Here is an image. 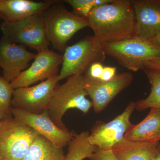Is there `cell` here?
<instances>
[{
  "label": "cell",
  "instance_id": "cell-6",
  "mask_svg": "<svg viewBox=\"0 0 160 160\" xmlns=\"http://www.w3.org/2000/svg\"><path fill=\"white\" fill-rule=\"evenodd\" d=\"M43 12L12 22H3L1 25V39L24 45L38 52L49 49L51 44L46 37Z\"/></svg>",
  "mask_w": 160,
  "mask_h": 160
},
{
  "label": "cell",
  "instance_id": "cell-8",
  "mask_svg": "<svg viewBox=\"0 0 160 160\" xmlns=\"http://www.w3.org/2000/svg\"><path fill=\"white\" fill-rule=\"evenodd\" d=\"M135 105V102H130L121 114L108 122L97 121L89 133V143L100 149H112L124 139V136L132 124L130 118Z\"/></svg>",
  "mask_w": 160,
  "mask_h": 160
},
{
  "label": "cell",
  "instance_id": "cell-19",
  "mask_svg": "<svg viewBox=\"0 0 160 160\" xmlns=\"http://www.w3.org/2000/svg\"><path fill=\"white\" fill-rule=\"evenodd\" d=\"M89 135L88 131L75 133L68 143V152L64 160H83L91 157L96 147L89 143Z\"/></svg>",
  "mask_w": 160,
  "mask_h": 160
},
{
  "label": "cell",
  "instance_id": "cell-16",
  "mask_svg": "<svg viewBox=\"0 0 160 160\" xmlns=\"http://www.w3.org/2000/svg\"><path fill=\"white\" fill-rule=\"evenodd\" d=\"M126 140L142 142L160 141V108H150L146 118L137 124H131L124 136Z\"/></svg>",
  "mask_w": 160,
  "mask_h": 160
},
{
  "label": "cell",
  "instance_id": "cell-21",
  "mask_svg": "<svg viewBox=\"0 0 160 160\" xmlns=\"http://www.w3.org/2000/svg\"><path fill=\"white\" fill-rule=\"evenodd\" d=\"M14 89L10 83L0 76V120L12 117L11 112L12 100Z\"/></svg>",
  "mask_w": 160,
  "mask_h": 160
},
{
  "label": "cell",
  "instance_id": "cell-26",
  "mask_svg": "<svg viewBox=\"0 0 160 160\" xmlns=\"http://www.w3.org/2000/svg\"><path fill=\"white\" fill-rule=\"evenodd\" d=\"M144 68L160 72V57L157 58L146 62L144 65L143 69Z\"/></svg>",
  "mask_w": 160,
  "mask_h": 160
},
{
  "label": "cell",
  "instance_id": "cell-23",
  "mask_svg": "<svg viewBox=\"0 0 160 160\" xmlns=\"http://www.w3.org/2000/svg\"><path fill=\"white\" fill-rule=\"evenodd\" d=\"M89 160H119L112 149H102L96 147L95 151Z\"/></svg>",
  "mask_w": 160,
  "mask_h": 160
},
{
  "label": "cell",
  "instance_id": "cell-31",
  "mask_svg": "<svg viewBox=\"0 0 160 160\" xmlns=\"http://www.w3.org/2000/svg\"><path fill=\"white\" fill-rule=\"evenodd\" d=\"M0 160H1V158H0Z\"/></svg>",
  "mask_w": 160,
  "mask_h": 160
},
{
  "label": "cell",
  "instance_id": "cell-9",
  "mask_svg": "<svg viewBox=\"0 0 160 160\" xmlns=\"http://www.w3.org/2000/svg\"><path fill=\"white\" fill-rule=\"evenodd\" d=\"M58 75L35 86L14 89L12 108L36 114L48 110L53 92L59 82Z\"/></svg>",
  "mask_w": 160,
  "mask_h": 160
},
{
  "label": "cell",
  "instance_id": "cell-28",
  "mask_svg": "<svg viewBox=\"0 0 160 160\" xmlns=\"http://www.w3.org/2000/svg\"><path fill=\"white\" fill-rule=\"evenodd\" d=\"M152 160H160V143L158 145L156 152Z\"/></svg>",
  "mask_w": 160,
  "mask_h": 160
},
{
  "label": "cell",
  "instance_id": "cell-11",
  "mask_svg": "<svg viewBox=\"0 0 160 160\" xmlns=\"http://www.w3.org/2000/svg\"><path fill=\"white\" fill-rule=\"evenodd\" d=\"M11 112L13 117L29 126L38 134L59 148H64L67 146L75 133L69 129H60L49 118L48 110L36 114L12 108Z\"/></svg>",
  "mask_w": 160,
  "mask_h": 160
},
{
  "label": "cell",
  "instance_id": "cell-14",
  "mask_svg": "<svg viewBox=\"0 0 160 160\" xmlns=\"http://www.w3.org/2000/svg\"><path fill=\"white\" fill-rule=\"evenodd\" d=\"M136 17L134 37L149 40L160 34V3L158 0L132 1Z\"/></svg>",
  "mask_w": 160,
  "mask_h": 160
},
{
  "label": "cell",
  "instance_id": "cell-4",
  "mask_svg": "<svg viewBox=\"0 0 160 160\" xmlns=\"http://www.w3.org/2000/svg\"><path fill=\"white\" fill-rule=\"evenodd\" d=\"M106 55L114 59L130 71L142 69L147 62L160 57V47L149 40L133 37L116 42L102 44Z\"/></svg>",
  "mask_w": 160,
  "mask_h": 160
},
{
  "label": "cell",
  "instance_id": "cell-1",
  "mask_svg": "<svg viewBox=\"0 0 160 160\" xmlns=\"http://www.w3.org/2000/svg\"><path fill=\"white\" fill-rule=\"evenodd\" d=\"M86 19L102 45L134 37L136 17L131 0H112L95 7Z\"/></svg>",
  "mask_w": 160,
  "mask_h": 160
},
{
  "label": "cell",
  "instance_id": "cell-13",
  "mask_svg": "<svg viewBox=\"0 0 160 160\" xmlns=\"http://www.w3.org/2000/svg\"><path fill=\"white\" fill-rule=\"evenodd\" d=\"M26 47L0 39V67L2 69L3 77L9 83L27 69L36 56Z\"/></svg>",
  "mask_w": 160,
  "mask_h": 160
},
{
  "label": "cell",
  "instance_id": "cell-20",
  "mask_svg": "<svg viewBox=\"0 0 160 160\" xmlns=\"http://www.w3.org/2000/svg\"><path fill=\"white\" fill-rule=\"evenodd\" d=\"M151 85V91L146 98L135 102V109L143 111L149 108H160V72L144 68Z\"/></svg>",
  "mask_w": 160,
  "mask_h": 160
},
{
  "label": "cell",
  "instance_id": "cell-15",
  "mask_svg": "<svg viewBox=\"0 0 160 160\" xmlns=\"http://www.w3.org/2000/svg\"><path fill=\"white\" fill-rule=\"evenodd\" d=\"M57 0L35 2L31 0H0V18L12 22L45 11Z\"/></svg>",
  "mask_w": 160,
  "mask_h": 160
},
{
  "label": "cell",
  "instance_id": "cell-24",
  "mask_svg": "<svg viewBox=\"0 0 160 160\" xmlns=\"http://www.w3.org/2000/svg\"><path fill=\"white\" fill-rule=\"evenodd\" d=\"M104 66L102 63H93L85 72L84 75L85 77L92 79L100 80Z\"/></svg>",
  "mask_w": 160,
  "mask_h": 160
},
{
  "label": "cell",
  "instance_id": "cell-17",
  "mask_svg": "<svg viewBox=\"0 0 160 160\" xmlns=\"http://www.w3.org/2000/svg\"><path fill=\"white\" fill-rule=\"evenodd\" d=\"M159 142L148 143L131 142L123 139L112 148L119 160H152Z\"/></svg>",
  "mask_w": 160,
  "mask_h": 160
},
{
  "label": "cell",
  "instance_id": "cell-10",
  "mask_svg": "<svg viewBox=\"0 0 160 160\" xmlns=\"http://www.w3.org/2000/svg\"><path fill=\"white\" fill-rule=\"evenodd\" d=\"M63 55L47 49L38 52L34 61L26 70L10 83L12 89L28 87L59 74Z\"/></svg>",
  "mask_w": 160,
  "mask_h": 160
},
{
  "label": "cell",
  "instance_id": "cell-27",
  "mask_svg": "<svg viewBox=\"0 0 160 160\" xmlns=\"http://www.w3.org/2000/svg\"><path fill=\"white\" fill-rule=\"evenodd\" d=\"M149 41L152 43L153 45L160 47V34L152 38Z\"/></svg>",
  "mask_w": 160,
  "mask_h": 160
},
{
  "label": "cell",
  "instance_id": "cell-3",
  "mask_svg": "<svg viewBox=\"0 0 160 160\" xmlns=\"http://www.w3.org/2000/svg\"><path fill=\"white\" fill-rule=\"evenodd\" d=\"M46 37L53 49L64 53L67 43L78 31L88 27L87 20L67 10L57 1L43 12Z\"/></svg>",
  "mask_w": 160,
  "mask_h": 160
},
{
  "label": "cell",
  "instance_id": "cell-5",
  "mask_svg": "<svg viewBox=\"0 0 160 160\" xmlns=\"http://www.w3.org/2000/svg\"><path fill=\"white\" fill-rule=\"evenodd\" d=\"M106 58L102 44L94 37H85L65 49L59 81L74 75L84 74L92 64L102 63Z\"/></svg>",
  "mask_w": 160,
  "mask_h": 160
},
{
  "label": "cell",
  "instance_id": "cell-29",
  "mask_svg": "<svg viewBox=\"0 0 160 160\" xmlns=\"http://www.w3.org/2000/svg\"><path fill=\"white\" fill-rule=\"evenodd\" d=\"M1 120H0V127H1Z\"/></svg>",
  "mask_w": 160,
  "mask_h": 160
},
{
  "label": "cell",
  "instance_id": "cell-30",
  "mask_svg": "<svg viewBox=\"0 0 160 160\" xmlns=\"http://www.w3.org/2000/svg\"><path fill=\"white\" fill-rule=\"evenodd\" d=\"M158 2L160 3V0H158Z\"/></svg>",
  "mask_w": 160,
  "mask_h": 160
},
{
  "label": "cell",
  "instance_id": "cell-18",
  "mask_svg": "<svg viewBox=\"0 0 160 160\" xmlns=\"http://www.w3.org/2000/svg\"><path fill=\"white\" fill-rule=\"evenodd\" d=\"M65 157L63 148L38 134L22 160H64Z\"/></svg>",
  "mask_w": 160,
  "mask_h": 160
},
{
  "label": "cell",
  "instance_id": "cell-7",
  "mask_svg": "<svg viewBox=\"0 0 160 160\" xmlns=\"http://www.w3.org/2000/svg\"><path fill=\"white\" fill-rule=\"evenodd\" d=\"M1 160H22L38 134L25 123L13 117L1 120Z\"/></svg>",
  "mask_w": 160,
  "mask_h": 160
},
{
  "label": "cell",
  "instance_id": "cell-25",
  "mask_svg": "<svg viewBox=\"0 0 160 160\" xmlns=\"http://www.w3.org/2000/svg\"><path fill=\"white\" fill-rule=\"evenodd\" d=\"M117 69L112 66H104L102 74L100 80L104 82L110 81L116 75Z\"/></svg>",
  "mask_w": 160,
  "mask_h": 160
},
{
  "label": "cell",
  "instance_id": "cell-2",
  "mask_svg": "<svg viewBox=\"0 0 160 160\" xmlns=\"http://www.w3.org/2000/svg\"><path fill=\"white\" fill-rule=\"evenodd\" d=\"M87 96L84 74L69 77L64 84H58L55 88L48 109L49 118L60 129L68 130L63 122V116L72 109L79 110L84 114L88 113L92 104Z\"/></svg>",
  "mask_w": 160,
  "mask_h": 160
},
{
  "label": "cell",
  "instance_id": "cell-22",
  "mask_svg": "<svg viewBox=\"0 0 160 160\" xmlns=\"http://www.w3.org/2000/svg\"><path fill=\"white\" fill-rule=\"evenodd\" d=\"M112 0H65L62 3L69 4L72 12L80 17L86 18L94 8L103 4L111 2Z\"/></svg>",
  "mask_w": 160,
  "mask_h": 160
},
{
  "label": "cell",
  "instance_id": "cell-12",
  "mask_svg": "<svg viewBox=\"0 0 160 160\" xmlns=\"http://www.w3.org/2000/svg\"><path fill=\"white\" fill-rule=\"evenodd\" d=\"M85 78V89L91 98L92 107L97 113L103 111L120 92L130 86L133 78L132 74L129 72L116 75L107 82Z\"/></svg>",
  "mask_w": 160,
  "mask_h": 160
}]
</instances>
